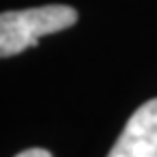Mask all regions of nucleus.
<instances>
[{"label": "nucleus", "instance_id": "2", "mask_svg": "<svg viewBox=\"0 0 157 157\" xmlns=\"http://www.w3.org/2000/svg\"><path fill=\"white\" fill-rule=\"evenodd\" d=\"M107 157H157V98L135 109Z\"/></svg>", "mask_w": 157, "mask_h": 157}, {"label": "nucleus", "instance_id": "3", "mask_svg": "<svg viewBox=\"0 0 157 157\" xmlns=\"http://www.w3.org/2000/svg\"><path fill=\"white\" fill-rule=\"evenodd\" d=\"M15 157H52V155H50V151H46V148H26V151H22V153H17Z\"/></svg>", "mask_w": 157, "mask_h": 157}, {"label": "nucleus", "instance_id": "1", "mask_svg": "<svg viewBox=\"0 0 157 157\" xmlns=\"http://www.w3.org/2000/svg\"><path fill=\"white\" fill-rule=\"evenodd\" d=\"M78 11L68 5H46L22 11H5L0 15V57L9 59L31 46L39 37L59 33L76 24Z\"/></svg>", "mask_w": 157, "mask_h": 157}]
</instances>
